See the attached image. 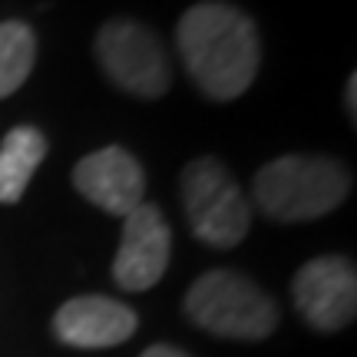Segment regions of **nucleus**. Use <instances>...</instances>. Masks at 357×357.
I'll return each mask as SVG.
<instances>
[{"mask_svg":"<svg viewBox=\"0 0 357 357\" xmlns=\"http://www.w3.org/2000/svg\"><path fill=\"white\" fill-rule=\"evenodd\" d=\"M178 56L205 100H238L255 83L261 40L255 20L225 0H202L178 17Z\"/></svg>","mask_w":357,"mask_h":357,"instance_id":"1","label":"nucleus"},{"mask_svg":"<svg viewBox=\"0 0 357 357\" xmlns=\"http://www.w3.org/2000/svg\"><path fill=\"white\" fill-rule=\"evenodd\" d=\"M351 195V172L334 155H278L255 172L252 199L275 222H314Z\"/></svg>","mask_w":357,"mask_h":357,"instance_id":"2","label":"nucleus"},{"mask_svg":"<svg viewBox=\"0 0 357 357\" xmlns=\"http://www.w3.org/2000/svg\"><path fill=\"white\" fill-rule=\"evenodd\" d=\"M185 314L195 328L229 341H265L278 328V305L252 278L229 268L205 271L185 291Z\"/></svg>","mask_w":357,"mask_h":357,"instance_id":"3","label":"nucleus"},{"mask_svg":"<svg viewBox=\"0 0 357 357\" xmlns=\"http://www.w3.org/2000/svg\"><path fill=\"white\" fill-rule=\"evenodd\" d=\"M178 199L192 235L208 248L229 252L252 229V202L215 155H199L178 172Z\"/></svg>","mask_w":357,"mask_h":357,"instance_id":"4","label":"nucleus"},{"mask_svg":"<svg viewBox=\"0 0 357 357\" xmlns=\"http://www.w3.org/2000/svg\"><path fill=\"white\" fill-rule=\"evenodd\" d=\"M93 53L106 79L129 96L159 100L172 86V63L166 47L153 26L139 20L129 17L106 20L96 33Z\"/></svg>","mask_w":357,"mask_h":357,"instance_id":"5","label":"nucleus"},{"mask_svg":"<svg viewBox=\"0 0 357 357\" xmlns=\"http://www.w3.org/2000/svg\"><path fill=\"white\" fill-rule=\"evenodd\" d=\"M294 307L314 331H341L357 311V271L341 255L311 258L291 281Z\"/></svg>","mask_w":357,"mask_h":357,"instance_id":"6","label":"nucleus"},{"mask_svg":"<svg viewBox=\"0 0 357 357\" xmlns=\"http://www.w3.org/2000/svg\"><path fill=\"white\" fill-rule=\"evenodd\" d=\"M172 231L159 205L142 202L123 218V238L113 258V278L123 291H149L166 275Z\"/></svg>","mask_w":357,"mask_h":357,"instance_id":"7","label":"nucleus"},{"mask_svg":"<svg viewBox=\"0 0 357 357\" xmlns=\"http://www.w3.org/2000/svg\"><path fill=\"white\" fill-rule=\"evenodd\" d=\"M73 189L106 215L126 218L146 199V172L129 149L102 146L73 166Z\"/></svg>","mask_w":357,"mask_h":357,"instance_id":"8","label":"nucleus"},{"mask_svg":"<svg viewBox=\"0 0 357 357\" xmlns=\"http://www.w3.org/2000/svg\"><path fill=\"white\" fill-rule=\"evenodd\" d=\"M139 328V314L129 305L106 298V294H79L70 298L53 314V334L66 347L100 351L129 341Z\"/></svg>","mask_w":357,"mask_h":357,"instance_id":"9","label":"nucleus"},{"mask_svg":"<svg viewBox=\"0 0 357 357\" xmlns=\"http://www.w3.org/2000/svg\"><path fill=\"white\" fill-rule=\"evenodd\" d=\"M50 142L37 126H13L0 142V202L13 205L24 199L26 185L40 162L47 159Z\"/></svg>","mask_w":357,"mask_h":357,"instance_id":"10","label":"nucleus"},{"mask_svg":"<svg viewBox=\"0 0 357 357\" xmlns=\"http://www.w3.org/2000/svg\"><path fill=\"white\" fill-rule=\"evenodd\" d=\"M37 60V37L33 26L24 20H3L0 24V100L13 96L26 83Z\"/></svg>","mask_w":357,"mask_h":357,"instance_id":"11","label":"nucleus"},{"mask_svg":"<svg viewBox=\"0 0 357 357\" xmlns=\"http://www.w3.org/2000/svg\"><path fill=\"white\" fill-rule=\"evenodd\" d=\"M344 102H347V119L354 123V119H357V77H354V73L347 77V93H344Z\"/></svg>","mask_w":357,"mask_h":357,"instance_id":"12","label":"nucleus"},{"mask_svg":"<svg viewBox=\"0 0 357 357\" xmlns=\"http://www.w3.org/2000/svg\"><path fill=\"white\" fill-rule=\"evenodd\" d=\"M142 357H189L185 351H178L172 344H153L149 351H142Z\"/></svg>","mask_w":357,"mask_h":357,"instance_id":"13","label":"nucleus"}]
</instances>
